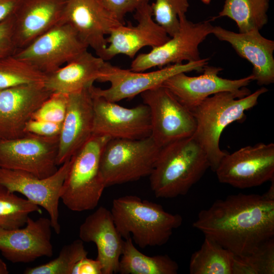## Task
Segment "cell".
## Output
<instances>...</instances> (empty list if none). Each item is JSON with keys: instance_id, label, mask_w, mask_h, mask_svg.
<instances>
[{"instance_id": "obj_20", "label": "cell", "mask_w": 274, "mask_h": 274, "mask_svg": "<svg viewBox=\"0 0 274 274\" xmlns=\"http://www.w3.org/2000/svg\"><path fill=\"white\" fill-rule=\"evenodd\" d=\"M90 87L68 94L66 112L59 134L57 166L70 159L92 134L93 109Z\"/></svg>"}, {"instance_id": "obj_38", "label": "cell", "mask_w": 274, "mask_h": 274, "mask_svg": "<svg viewBox=\"0 0 274 274\" xmlns=\"http://www.w3.org/2000/svg\"><path fill=\"white\" fill-rule=\"evenodd\" d=\"M21 0H0V22L14 15Z\"/></svg>"}, {"instance_id": "obj_17", "label": "cell", "mask_w": 274, "mask_h": 274, "mask_svg": "<svg viewBox=\"0 0 274 274\" xmlns=\"http://www.w3.org/2000/svg\"><path fill=\"white\" fill-rule=\"evenodd\" d=\"M222 70L221 67L207 64L198 76L190 77L182 72L169 77L162 85L191 111L212 95L224 91L241 92L254 81L252 74L238 79L223 78L218 76Z\"/></svg>"}, {"instance_id": "obj_28", "label": "cell", "mask_w": 274, "mask_h": 274, "mask_svg": "<svg viewBox=\"0 0 274 274\" xmlns=\"http://www.w3.org/2000/svg\"><path fill=\"white\" fill-rule=\"evenodd\" d=\"M34 212L41 213L40 207L0 185V228L13 229L22 227L29 215Z\"/></svg>"}, {"instance_id": "obj_35", "label": "cell", "mask_w": 274, "mask_h": 274, "mask_svg": "<svg viewBox=\"0 0 274 274\" xmlns=\"http://www.w3.org/2000/svg\"><path fill=\"white\" fill-rule=\"evenodd\" d=\"M61 127V123L31 119L26 123L24 132L40 136H55L59 135Z\"/></svg>"}, {"instance_id": "obj_11", "label": "cell", "mask_w": 274, "mask_h": 274, "mask_svg": "<svg viewBox=\"0 0 274 274\" xmlns=\"http://www.w3.org/2000/svg\"><path fill=\"white\" fill-rule=\"evenodd\" d=\"M88 48L75 29L62 21L14 55L47 75L73 60Z\"/></svg>"}, {"instance_id": "obj_26", "label": "cell", "mask_w": 274, "mask_h": 274, "mask_svg": "<svg viewBox=\"0 0 274 274\" xmlns=\"http://www.w3.org/2000/svg\"><path fill=\"white\" fill-rule=\"evenodd\" d=\"M235 255L212 238L205 236L200 249L191 255L190 274H232Z\"/></svg>"}, {"instance_id": "obj_34", "label": "cell", "mask_w": 274, "mask_h": 274, "mask_svg": "<svg viewBox=\"0 0 274 274\" xmlns=\"http://www.w3.org/2000/svg\"><path fill=\"white\" fill-rule=\"evenodd\" d=\"M14 15L0 22V58L13 55L17 51L14 37Z\"/></svg>"}, {"instance_id": "obj_9", "label": "cell", "mask_w": 274, "mask_h": 274, "mask_svg": "<svg viewBox=\"0 0 274 274\" xmlns=\"http://www.w3.org/2000/svg\"><path fill=\"white\" fill-rule=\"evenodd\" d=\"M140 95L150 111L151 136L160 147L194 134L196 122L192 112L166 87L161 85Z\"/></svg>"}, {"instance_id": "obj_29", "label": "cell", "mask_w": 274, "mask_h": 274, "mask_svg": "<svg viewBox=\"0 0 274 274\" xmlns=\"http://www.w3.org/2000/svg\"><path fill=\"white\" fill-rule=\"evenodd\" d=\"M46 74L14 54L0 58V90L44 82Z\"/></svg>"}, {"instance_id": "obj_8", "label": "cell", "mask_w": 274, "mask_h": 274, "mask_svg": "<svg viewBox=\"0 0 274 274\" xmlns=\"http://www.w3.org/2000/svg\"><path fill=\"white\" fill-rule=\"evenodd\" d=\"M179 19L178 32L163 44L152 48L148 53L140 54L134 57L130 70L141 72L156 66L160 68L201 58L199 46L212 33L214 26L210 22L211 19L194 23L187 18L186 14L179 15Z\"/></svg>"}, {"instance_id": "obj_40", "label": "cell", "mask_w": 274, "mask_h": 274, "mask_svg": "<svg viewBox=\"0 0 274 274\" xmlns=\"http://www.w3.org/2000/svg\"><path fill=\"white\" fill-rule=\"evenodd\" d=\"M203 3L205 4H209L211 0H201Z\"/></svg>"}, {"instance_id": "obj_19", "label": "cell", "mask_w": 274, "mask_h": 274, "mask_svg": "<svg viewBox=\"0 0 274 274\" xmlns=\"http://www.w3.org/2000/svg\"><path fill=\"white\" fill-rule=\"evenodd\" d=\"M52 227L50 219L28 218L24 227L0 228V251L13 263H28L53 255Z\"/></svg>"}, {"instance_id": "obj_10", "label": "cell", "mask_w": 274, "mask_h": 274, "mask_svg": "<svg viewBox=\"0 0 274 274\" xmlns=\"http://www.w3.org/2000/svg\"><path fill=\"white\" fill-rule=\"evenodd\" d=\"M59 135L25 134L13 139H0V168L23 171L40 178L57 170Z\"/></svg>"}, {"instance_id": "obj_13", "label": "cell", "mask_w": 274, "mask_h": 274, "mask_svg": "<svg viewBox=\"0 0 274 274\" xmlns=\"http://www.w3.org/2000/svg\"><path fill=\"white\" fill-rule=\"evenodd\" d=\"M70 165V159L59 166L53 175L44 178L23 171L0 168V185L19 193L48 213L52 229L59 234V202L62 187Z\"/></svg>"}, {"instance_id": "obj_18", "label": "cell", "mask_w": 274, "mask_h": 274, "mask_svg": "<svg viewBox=\"0 0 274 274\" xmlns=\"http://www.w3.org/2000/svg\"><path fill=\"white\" fill-rule=\"evenodd\" d=\"M51 94L44 82L0 90V139L24 135L26 123Z\"/></svg>"}, {"instance_id": "obj_37", "label": "cell", "mask_w": 274, "mask_h": 274, "mask_svg": "<svg viewBox=\"0 0 274 274\" xmlns=\"http://www.w3.org/2000/svg\"><path fill=\"white\" fill-rule=\"evenodd\" d=\"M71 274H103L102 267L96 258L92 259L86 256L73 267Z\"/></svg>"}, {"instance_id": "obj_27", "label": "cell", "mask_w": 274, "mask_h": 274, "mask_svg": "<svg viewBox=\"0 0 274 274\" xmlns=\"http://www.w3.org/2000/svg\"><path fill=\"white\" fill-rule=\"evenodd\" d=\"M269 0H225L216 18L227 17L236 24L239 32L261 29L268 22Z\"/></svg>"}, {"instance_id": "obj_5", "label": "cell", "mask_w": 274, "mask_h": 274, "mask_svg": "<svg viewBox=\"0 0 274 274\" xmlns=\"http://www.w3.org/2000/svg\"><path fill=\"white\" fill-rule=\"evenodd\" d=\"M110 139L93 133L70 158L60 196L70 210L83 212L97 206L106 188L100 171V157Z\"/></svg>"}, {"instance_id": "obj_23", "label": "cell", "mask_w": 274, "mask_h": 274, "mask_svg": "<svg viewBox=\"0 0 274 274\" xmlns=\"http://www.w3.org/2000/svg\"><path fill=\"white\" fill-rule=\"evenodd\" d=\"M65 0H21L14 16L17 50L63 21Z\"/></svg>"}, {"instance_id": "obj_31", "label": "cell", "mask_w": 274, "mask_h": 274, "mask_svg": "<svg viewBox=\"0 0 274 274\" xmlns=\"http://www.w3.org/2000/svg\"><path fill=\"white\" fill-rule=\"evenodd\" d=\"M87 254L83 242L77 239L64 246L55 259L37 266L28 267L23 273L71 274L73 267Z\"/></svg>"}, {"instance_id": "obj_36", "label": "cell", "mask_w": 274, "mask_h": 274, "mask_svg": "<svg viewBox=\"0 0 274 274\" xmlns=\"http://www.w3.org/2000/svg\"><path fill=\"white\" fill-rule=\"evenodd\" d=\"M106 7L122 23L128 13L134 12L144 0H102Z\"/></svg>"}, {"instance_id": "obj_24", "label": "cell", "mask_w": 274, "mask_h": 274, "mask_svg": "<svg viewBox=\"0 0 274 274\" xmlns=\"http://www.w3.org/2000/svg\"><path fill=\"white\" fill-rule=\"evenodd\" d=\"M105 62L88 50L55 71L47 74L45 87L51 93L70 94L87 89L97 81Z\"/></svg>"}, {"instance_id": "obj_22", "label": "cell", "mask_w": 274, "mask_h": 274, "mask_svg": "<svg viewBox=\"0 0 274 274\" xmlns=\"http://www.w3.org/2000/svg\"><path fill=\"white\" fill-rule=\"evenodd\" d=\"M79 236L83 242L95 244L96 259L101 264L103 274L118 272L124 241L116 227L111 211L102 206L98 208L81 224Z\"/></svg>"}, {"instance_id": "obj_6", "label": "cell", "mask_w": 274, "mask_h": 274, "mask_svg": "<svg viewBox=\"0 0 274 274\" xmlns=\"http://www.w3.org/2000/svg\"><path fill=\"white\" fill-rule=\"evenodd\" d=\"M160 148L151 135L140 139H110L100 160L106 187L149 176Z\"/></svg>"}, {"instance_id": "obj_15", "label": "cell", "mask_w": 274, "mask_h": 274, "mask_svg": "<svg viewBox=\"0 0 274 274\" xmlns=\"http://www.w3.org/2000/svg\"><path fill=\"white\" fill-rule=\"evenodd\" d=\"M149 0H144L134 11L138 22L132 25L121 24L114 28L106 38L107 46L101 58L105 61L123 54L134 58L143 48L157 47L170 38L164 29L154 20Z\"/></svg>"}, {"instance_id": "obj_2", "label": "cell", "mask_w": 274, "mask_h": 274, "mask_svg": "<svg viewBox=\"0 0 274 274\" xmlns=\"http://www.w3.org/2000/svg\"><path fill=\"white\" fill-rule=\"evenodd\" d=\"M267 91V88L261 87L251 93L245 87L238 92H221L207 97L191 110L196 122L193 135L205 151L213 171L227 153L219 146L224 129L231 123L243 120L245 112L255 107L259 97Z\"/></svg>"}, {"instance_id": "obj_21", "label": "cell", "mask_w": 274, "mask_h": 274, "mask_svg": "<svg viewBox=\"0 0 274 274\" xmlns=\"http://www.w3.org/2000/svg\"><path fill=\"white\" fill-rule=\"evenodd\" d=\"M259 31L235 32L214 26L212 34L228 43L239 56L252 64L251 74L258 85H268L274 82V41L262 36Z\"/></svg>"}, {"instance_id": "obj_12", "label": "cell", "mask_w": 274, "mask_h": 274, "mask_svg": "<svg viewBox=\"0 0 274 274\" xmlns=\"http://www.w3.org/2000/svg\"><path fill=\"white\" fill-rule=\"evenodd\" d=\"M215 172L221 183L239 189L274 179V144L259 143L226 153Z\"/></svg>"}, {"instance_id": "obj_1", "label": "cell", "mask_w": 274, "mask_h": 274, "mask_svg": "<svg viewBox=\"0 0 274 274\" xmlns=\"http://www.w3.org/2000/svg\"><path fill=\"white\" fill-rule=\"evenodd\" d=\"M193 226L235 255L249 254L274 236V200L238 193L199 212Z\"/></svg>"}, {"instance_id": "obj_32", "label": "cell", "mask_w": 274, "mask_h": 274, "mask_svg": "<svg viewBox=\"0 0 274 274\" xmlns=\"http://www.w3.org/2000/svg\"><path fill=\"white\" fill-rule=\"evenodd\" d=\"M151 7L155 21L171 37L179 30V15L186 14L189 3L188 0H155Z\"/></svg>"}, {"instance_id": "obj_3", "label": "cell", "mask_w": 274, "mask_h": 274, "mask_svg": "<svg viewBox=\"0 0 274 274\" xmlns=\"http://www.w3.org/2000/svg\"><path fill=\"white\" fill-rule=\"evenodd\" d=\"M210 167L207 154L193 135L161 147L149 175L151 188L158 198L186 194Z\"/></svg>"}, {"instance_id": "obj_25", "label": "cell", "mask_w": 274, "mask_h": 274, "mask_svg": "<svg viewBox=\"0 0 274 274\" xmlns=\"http://www.w3.org/2000/svg\"><path fill=\"white\" fill-rule=\"evenodd\" d=\"M178 264L167 255L149 256L134 246L131 237L123 242L118 272L121 274H177Z\"/></svg>"}, {"instance_id": "obj_14", "label": "cell", "mask_w": 274, "mask_h": 274, "mask_svg": "<svg viewBox=\"0 0 274 274\" xmlns=\"http://www.w3.org/2000/svg\"><path fill=\"white\" fill-rule=\"evenodd\" d=\"M90 91L92 97V134L111 139H140L151 135L149 109L144 104L131 108L107 100Z\"/></svg>"}, {"instance_id": "obj_4", "label": "cell", "mask_w": 274, "mask_h": 274, "mask_svg": "<svg viewBox=\"0 0 274 274\" xmlns=\"http://www.w3.org/2000/svg\"><path fill=\"white\" fill-rule=\"evenodd\" d=\"M110 211L121 237H131L142 249L166 244L183 222L180 215L167 212L161 205L135 195L114 199Z\"/></svg>"}, {"instance_id": "obj_39", "label": "cell", "mask_w": 274, "mask_h": 274, "mask_svg": "<svg viewBox=\"0 0 274 274\" xmlns=\"http://www.w3.org/2000/svg\"><path fill=\"white\" fill-rule=\"evenodd\" d=\"M272 183L268 191L263 194V196L269 200H274V179L272 181Z\"/></svg>"}, {"instance_id": "obj_16", "label": "cell", "mask_w": 274, "mask_h": 274, "mask_svg": "<svg viewBox=\"0 0 274 274\" xmlns=\"http://www.w3.org/2000/svg\"><path fill=\"white\" fill-rule=\"evenodd\" d=\"M63 21L70 24L100 57L107 46L106 36L123 24L102 0H65Z\"/></svg>"}, {"instance_id": "obj_7", "label": "cell", "mask_w": 274, "mask_h": 274, "mask_svg": "<svg viewBox=\"0 0 274 274\" xmlns=\"http://www.w3.org/2000/svg\"><path fill=\"white\" fill-rule=\"evenodd\" d=\"M209 60V59L206 58L185 63L173 64L150 72L123 69L105 61L97 81L109 82L110 86L108 88L102 89L93 85L90 89L94 94L117 102L124 99L132 98L161 85L168 78L178 73L202 71Z\"/></svg>"}, {"instance_id": "obj_30", "label": "cell", "mask_w": 274, "mask_h": 274, "mask_svg": "<svg viewBox=\"0 0 274 274\" xmlns=\"http://www.w3.org/2000/svg\"><path fill=\"white\" fill-rule=\"evenodd\" d=\"M273 273V237L262 243L249 254L244 256H234L232 274Z\"/></svg>"}, {"instance_id": "obj_33", "label": "cell", "mask_w": 274, "mask_h": 274, "mask_svg": "<svg viewBox=\"0 0 274 274\" xmlns=\"http://www.w3.org/2000/svg\"><path fill=\"white\" fill-rule=\"evenodd\" d=\"M67 101L68 94L52 93L34 112L31 119L62 124L65 116Z\"/></svg>"}]
</instances>
